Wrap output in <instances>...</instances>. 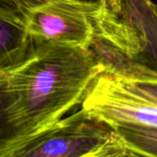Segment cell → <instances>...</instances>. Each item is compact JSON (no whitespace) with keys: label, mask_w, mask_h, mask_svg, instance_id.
I'll return each instance as SVG.
<instances>
[{"label":"cell","mask_w":157,"mask_h":157,"mask_svg":"<svg viewBox=\"0 0 157 157\" xmlns=\"http://www.w3.org/2000/svg\"><path fill=\"white\" fill-rule=\"evenodd\" d=\"M90 49L33 40L28 55L5 70L7 102L0 140L35 135L81 105L105 69Z\"/></svg>","instance_id":"6da1fadb"},{"label":"cell","mask_w":157,"mask_h":157,"mask_svg":"<svg viewBox=\"0 0 157 157\" xmlns=\"http://www.w3.org/2000/svg\"><path fill=\"white\" fill-rule=\"evenodd\" d=\"M35 41L90 49L115 11L106 0H7Z\"/></svg>","instance_id":"7a4b0ae2"},{"label":"cell","mask_w":157,"mask_h":157,"mask_svg":"<svg viewBox=\"0 0 157 157\" xmlns=\"http://www.w3.org/2000/svg\"><path fill=\"white\" fill-rule=\"evenodd\" d=\"M111 132L80 109L31 137L0 140V157H84L100 148Z\"/></svg>","instance_id":"3957f363"},{"label":"cell","mask_w":157,"mask_h":157,"mask_svg":"<svg viewBox=\"0 0 157 157\" xmlns=\"http://www.w3.org/2000/svg\"><path fill=\"white\" fill-rule=\"evenodd\" d=\"M117 14L144 39L139 62L157 71V5L151 0H121Z\"/></svg>","instance_id":"277c9868"},{"label":"cell","mask_w":157,"mask_h":157,"mask_svg":"<svg viewBox=\"0 0 157 157\" xmlns=\"http://www.w3.org/2000/svg\"><path fill=\"white\" fill-rule=\"evenodd\" d=\"M33 40L20 14L10 5H0V70L21 62L30 52Z\"/></svg>","instance_id":"5b68a950"},{"label":"cell","mask_w":157,"mask_h":157,"mask_svg":"<svg viewBox=\"0 0 157 157\" xmlns=\"http://www.w3.org/2000/svg\"><path fill=\"white\" fill-rule=\"evenodd\" d=\"M122 141L128 157H157V128L120 125L111 128Z\"/></svg>","instance_id":"8992f818"},{"label":"cell","mask_w":157,"mask_h":157,"mask_svg":"<svg viewBox=\"0 0 157 157\" xmlns=\"http://www.w3.org/2000/svg\"><path fill=\"white\" fill-rule=\"evenodd\" d=\"M108 68L116 74L120 83L128 91L148 102L157 105V71L146 67L139 74L128 76L120 74L110 67Z\"/></svg>","instance_id":"52a82bcc"},{"label":"cell","mask_w":157,"mask_h":157,"mask_svg":"<svg viewBox=\"0 0 157 157\" xmlns=\"http://www.w3.org/2000/svg\"><path fill=\"white\" fill-rule=\"evenodd\" d=\"M104 157H128L122 141L113 130L107 140Z\"/></svg>","instance_id":"ba28073f"},{"label":"cell","mask_w":157,"mask_h":157,"mask_svg":"<svg viewBox=\"0 0 157 157\" xmlns=\"http://www.w3.org/2000/svg\"><path fill=\"white\" fill-rule=\"evenodd\" d=\"M7 102V94H6V75L5 72L0 70V130L2 128L4 109Z\"/></svg>","instance_id":"9c48e42d"},{"label":"cell","mask_w":157,"mask_h":157,"mask_svg":"<svg viewBox=\"0 0 157 157\" xmlns=\"http://www.w3.org/2000/svg\"><path fill=\"white\" fill-rule=\"evenodd\" d=\"M112 133V132H111ZM111 135V134H110ZM110 137V136H109ZM108 137V138H109ZM108 140V139H107ZM107 140H105V142L100 147V148H98L96 151H93V152H91L90 154H88L86 157H104V153H105V147H106V142H107Z\"/></svg>","instance_id":"30bf717a"},{"label":"cell","mask_w":157,"mask_h":157,"mask_svg":"<svg viewBox=\"0 0 157 157\" xmlns=\"http://www.w3.org/2000/svg\"><path fill=\"white\" fill-rule=\"evenodd\" d=\"M94 1H97V0H94ZM106 2H107V0H106Z\"/></svg>","instance_id":"8fae6325"},{"label":"cell","mask_w":157,"mask_h":157,"mask_svg":"<svg viewBox=\"0 0 157 157\" xmlns=\"http://www.w3.org/2000/svg\"><path fill=\"white\" fill-rule=\"evenodd\" d=\"M89 154H90V153H89ZM87 155H88V154H87ZM87 155H86V156H87ZM86 156H84V157H86Z\"/></svg>","instance_id":"7c38bea8"}]
</instances>
